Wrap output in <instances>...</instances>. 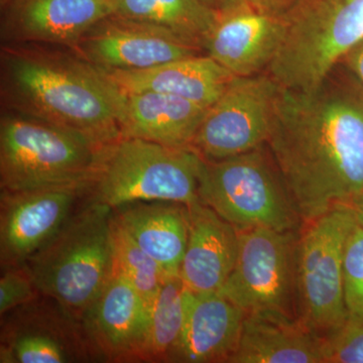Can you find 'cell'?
Listing matches in <instances>:
<instances>
[{"label":"cell","instance_id":"23","mask_svg":"<svg viewBox=\"0 0 363 363\" xmlns=\"http://www.w3.org/2000/svg\"><path fill=\"white\" fill-rule=\"evenodd\" d=\"M112 4L117 16L162 26L203 48L220 16L204 0H112Z\"/></svg>","mask_w":363,"mask_h":363},{"label":"cell","instance_id":"25","mask_svg":"<svg viewBox=\"0 0 363 363\" xmlns=\"http://www.w3.org/2000/svg\"><path fill=\"white\" fill-rule=\"evenodd\" d=\"M111 233L114 272L128 279L150 306L168 274L117 223L113 216Z\"/></svg>","mask_w":363,"mask_h":363},{"label":"cell","instance_id":"15","mask_svg":"<svg viewBox=\"0 0 363 363\" xmlns=\"http://www.w3.org/2000/svg\"><path fill=\"white\" fill-rule=\"evenodd\" d=\"M2 44L73 47L113 13L112 0H1Z\"/></svg>","mask_w":363,"mask_h":363},{"label":"cell","instance_id":"9","mask_svg":"<svg viewBox=\"0 0 363 363\" xmlns=\"http://www.w3.org/2000/svg\"><path fill=\"white\" fill-rule=\"evenodd\" d=\"M238 259L218 293L245 313L298 318V231L240 230ZM300 319V318H298Z\"/></svg>","mask_w":363,"mask_h":363},{"label":"cell","instance_id":"4","mask_svg":"<svg viewBox=\"0 0 363 363\" xmlns=\"http://www.w3.org/2000/svg\"><path fill=\"white\" fill-rule=\"evenodd\" d=\"M204 162L192 150L119 136L100 150L88 200L116 209L135 202L199 203Z\"/></svg>","mask_w":363,"mask_h":363},{"label":"cell","instance_id":"24","mask_svg":"<svg viewBox=\"0 0 363 363\" xmlns=\"http://www.w3.org/2000/svg\"><path fill=\"white\" fill-rule=\"evenodd\" d=\"M186 293L180 276H169L150 304L143 362H169L186 321Z\"/></svg>","mask_w":363,"mask_h":363},{"label":"cell","instance_id":"2","mask_svg":"<svg viewBox=\"0 0 363 363\" xmlns=\"http://www.w3.org/2000/svg\"><path fill=\"white\" fill-rule=\"evenodd\" d=\"M0 62L6 111L75 131L100 145L121 136L116 88L69 48L2 44Z\"/></svg>","mask_w":363,"mask_h":363},{"label":"cell","instance_id":"7","mask_svg":"<svg viewBox=\"0 0 363 363\" xmlns=\"http://www.w3.org/2000/svg\"><path fill=\"white\" fill-rule=\"evenodd\" d=\"M199 198L238 231H298L302 221L281 175L274 173L262 147L220 161L204 160Z\"/></svg>","mask_w":363,"mask_h":363},{"label":"cell","instance_id":"19","mask_svg":"<svg viewBox=\"0 0 363 363\" xmlns=\"http://www.w3.org/2000/svg\"><path fill=\"white\" fill-rule=\"evenodd\" d=\"M187 208L188 243L179 276L191 292H218L235 266L240 233L201 202Z\"/></svg>","mask_w":363,"mask_h":363},{"label":"cell","instance_id":"30","mask_svg":"<svg viewBox=\"0 0 363 363\" xmlns=\"http://www.w3.org/2000/svg\"><path fill=\"white\" fill-rule=\"evenodd\" d=\"M292 0H253L252 7L264 13L281 16Z\"/></svg>","mask_w":363,"mask_h":363},{"label":"cell","instance_id":"22","mask_svg":"<svg viewBox=\"0 0 363 363\" xmlns=\"http://www.w3.org/2000/svg\"><path fill=\"white\" fill-rule=\"evenodd\" d=\"M113 217L168 276H179L188 243L187 206L135 202L113 209Z\"/></svg>","mask_w":363,"mask_h":363},{"label":"cell","instance_id":"26","mask_svg":"<svg viewBox=\"0 0 363 363\" xmlns=\"http://www.w3.org/2000/svg\"><path fill=\"white\" fill-rule=\"evenodd\" d=\"M343 286L348 313L363 315V227L358 223L344 250Z\"/></svg>","mask_w":363,"mask_h":363},{"label":"cell","instance_id":"21","mask_svg":"<svg viewBox=\"0 0 363 363\" xmlns=\"http://www.w3.org/2000/svg\"><path fill=\"white\" fill-rule=\"evenodd\" d=\"M325 339L298 318L247 313L238 348L228 363H325Z\"/></svg>","mask_w":363,"mask_h":363},{"label":"cell","instance_id":"12","mask_svg":"<svg viewBox=\"0 0 363 363\" xmlns=\"http://www.w3.org/2000/svg\"><path fill=\"white\" fill-rule=\"evenodd\" d=\"M69 49L90 65L121 70L206 54L201 45L167 28L114 13L91 26Z\"/></svg>","mask_w":363,"mask_h":363},{"label":"cell","instance_id":"31","mask_svg":"<svg viewBox=\"0 0 363 363\" xmlns=\"http://www.w3.org/2000/svg\"><path fill=\"white\" fill-rule=\"evenodd\" d=\"M253 0H213V6L220 13L252 6Z\"/></svg>","mask_w":363,"mask_h":363},{"label":"cell","instance_id":"3","mask_svg":"<svg viewBox=\"0 0 363 363\" xmlns=\"http://www.w3.org/2000/svg\"><path fill=\"white\" fill-rule=\"evenodd\" d=\"M113 208L88 200L25 266L42 295L81 318L114 272Z\"/></svg>","mask_w":363,"mask_h":363},{"label":"cell","instance_id":"11","mask_svg":"<svg viewBox=\"0 0 363 363\" xmlns=\"http://www.w3.org/2000/svg\"><path fill=\"white\" fill-rule=\"evenodd\" d=\"M94 359L80 318L40 295L1 317L0 362L66 363Z\"/></svg>","mask_w":363,"mask_h":363},{"label":"cell","instance_id":"10","mask_svg":"<svg viewBox=\"0 0 363 363\" xmlns=\"http://www.w3.org/2000/svg\"><path fill=\"white\" fill-rule=\"evenodd\" d=\"M279 92L266 72L234 77L208 107L190 150L215 162L260 149L269 138Z\"/></svg>","mask_w":363,"mask_h":363},{"label":"cell","instance_id":"6","mask_svg":"<svg viewBox=\"0 0 363 363\" xmlns=\"http://www.w3.org/2000/svg\"><path fill=\"white\" fill-rule=\"evenodd\" d=\"M102 145L18 112L0 121V189L33 190L90 183Z\"/></svg>","mask_w":363,"mask_h":363},{"label":"cell","instance_id":"5","mask_svg":"<svg viewBox=\"0 0 363 363\" xmlns=\"http://www.w3.org/2000/svg\"><path fill=\"white\" fill-rule=\"evenodd\" d=\"M286 33L267 69L281 87H315L363 40V0H292Z\"/></svg>","mask_w":363,"mask_h":363},{"label":"cell","instance_id":"13","mask_svg":"<svg viewBox=\"0 0 363 363\" xmlns=\"http://www.w3.org/2000/svg\"><path fill=\"white\" fill-rule=\"evenodd\" d=\"M89 184L52 186L0 196V262L2 269L23 266L59 233Z\"/></svg>","mask_w":363,"mask_h":363},{"label":"cell","instance_id":"29","mask_svg":"<svg viewBox=\"0 0 363 363\" xmlns=\"http://www.w3.org/2000/svg\"><path fill=\"white\" fill-rule=\"evenodd\" d=\"M340 63H342L363 85V40L343 57Z\"/></svg>","mask_w":363,"mask_h":363},{"label":"cell","instance_id":"8","mask_svg":"<svg viewBox=\"0 0 363 363\" xmlns=\"http://www.w3.org/2000/svg\"><path fill=\"white\" fill-rule=\"evenodd\" d=\"M357 223L350 205L341 204L305 223L298 235V318L324 339L350 314L344 298V250Z\"/></svg>","mask_w":363,"mask_h":363},{"label":"cell","instance_id":"1","mask_svg":"<svg viewBox=\"0 0 363 363\" xmlns=\"http://www.w3.org/2000/svg\"><path fill=\"white\" fill-rule=\"evenodd\" d=\"M267 145L303 222L363 194V85L339 63L315 87L279 86Z\"/></svg>","mask_w":363,"mask_h":363},{"label":"cell","instance_id":"33","mask_svg":"<svg viewBox=\"0 0 363 363\" xmlns=\"http://www.w3.org/2000/svg\"><path fill=\"white\" fill-rule=\"evenodd\" d=\"M205 2H207V4H209L210 6H212L214 7L213 6V0H204Z\"/></svg>","mask_w":363,"mask_h":363},{"label":"cell","instance_id":"18","mask_svg":"<svg viewBox=\"0 0 363 363\" xmlns=\"http://www.w3.org/2000/svg\"><path fill=\"white\" fill-rule=\"evenodd\" d=\"M94 67L119 92L166 93L205 107L211 106L235 77L206 54L140 70Z\"/></svg>","mask_w":363,"mask_h":363},{"label":"cell","instance_id":"20","mask_svg":"<svg viewBox=\"0 0 363 363\" xmlns=\"http://www.w3.org/2000/svg\"><path fill=\"white\" fill-rule=\"evenodd\" d=\"M245 314L218 292L187 289L185 326L169 362H228L240 343Z\"/></svg>","mask_w":363,"mask_h":363},{"label":"cell","instance_id":"17","mask_svg":"<svg viewBox=\"0 0 363 363\" xmlns=\"http://www.w3.org/2000/svg\"><path fill=\"white\" fill-rule=\"evenodd\" d=\"M116 105L121 136L189 150L208 109L176 95L117 89Z\"/></svg>","mask_w":363,"mask_h":363},{"label":"cell","instance_id":"14","mask_svg":"<svg viewBox=\"0 0 363 363\" xmlns=\"http://www.w3.org/2000/svg\"><path fill=\"white\" fill-rule=\"evenodd\" d=\"M80 320L94 359L143 362L150 306L121 274L113 272Z\"/></svg>","mask_w":363,"mask_h":363},{"label":"cell","instance_id":"28","mask_svg":"<svg viewBox=\"0 0 363 363\" xmlns=\"http://www.w3.org/2000/svg\"><path fill=\"white\" fill-rule=\"evenodd\" d=\"M42 294L25 266L2 269L0 278V315L1 317L21 306L28 304Z\"/></svg>","mask_w":363,"mask_h":363},{"label":"cell","instance_id":"16","mask_svg":"<svg viewBox=\"0 0 363 363\" xmlns=\"http://www.w3.org/2000/svg\"><path fill=\"white\" fill-rule=\"evenodd\" d=\"M285 33L281 16L243 7L220 13L205 40L204 50L235 77H250L269 68Z\"/></svg>","mask_w":363,"mask_h":363},{"label":"cell","instance_id":"32","mask_svg":"<svg viewBox=\"0 0 363 363\" xmlns=\"http://www.w3.org/2000/svg\"><path fill=\"white\" fill-rule=\"evenodd\" d=\"M348 204L350 205L353 212H354L357 223L363 227V194L358 196V197L353 199Z\"/></svg>","mask_w":363,"mask_h":363},{"label":"cell","instance_id":"27","mask_svg":"<svg viewBox=\"0 0 363 363\" xmlns=\"http://www.w3.org/2000/svg\"><path fill=\"white\" fill-rule=\"evenodd\" d=\"M325 363H363V315L348 314L342 326L325 339Z\"/></svg>","mask_w":363,"mask_h":363}]
</instances>
